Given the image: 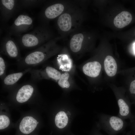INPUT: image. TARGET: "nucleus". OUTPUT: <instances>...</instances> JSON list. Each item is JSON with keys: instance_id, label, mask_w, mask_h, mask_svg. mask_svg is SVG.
Returning <instances> with one entry per match:
<instances>
[{"instance_id": "f257e3e1", "label": "nucleus", "mask_w": 135, "mask_h": 135, "mask_svg": "<svg viewBox=\"0 0 135 135\" xmlns=\"http://www.w3.org/2000/svg\"><path fill=\"white\" fill-rule=\"evenodd\" d=\"M83 1L74 0L72 4L56 20V26L61 39L82 29L84 19Z\"/></svg>"}, {"instance_id": "f03ea898", "label": "nucleus", "mask_w": 135, "mask_h": 135, "mask_svg": "<svg viewBox=\"0 0 135 135\" xmlns=\"http://www.w3.org/2000/svg\"><path fill=\"white\" fill-rule=\"evenodd\" d=\"M61 39L60 37L49 41L39 49L30 53L19 61V65L24 67L35 66L57 55L62 48L57 43V42Z\"/></svg>"}, {"instance_id": "7ed1b4c3", "label": "nucleus", "mask_w": 135, "mask_h": 135, "mask_svg": "<svg viewBox=\"0 0 135 135\" xmlns=\"http://www.w3.org/2000/svg\"><path fill=\"white\" fill-rule=\"evenodd\" d=\"M68 48L71 55L80 58L86 51L87 44L91 38L82 29L70 35Z\"/></svg>"}, {"instance_id": "20e7f679", "label": "nucleus", "mask_w": 135, "mask_h": 135, "mask_svg": "<svg viewBox=\"0 0 135 135\" xmlns=\"http://www.w3.org/2000/svg\"><path fill=\"white\" fill-rule=\"evenodd\" d=\"M54 67L62 72H67L74 75L75 65L68 48H62L53 61Z\"/></svg>"}, {"instance_id": "39448f33", "label": "nucleus", "mask_w": 135, "mask_h": 135, "mask_svg": "<svg viewBox=\"0 0 135 135\" xmlns=\"http://www.w3.org/2000/svg\"><path fill=\"white\" fill-rule=\"evenodd\" d=\"M32 80L38 81L45 79L56 82L60 78L62 72L54 67L47 66L39 69L31 70L29 72Z\"/></svg>"}, {"instance_id": "423d86ee", "label": "nucleus", "mask_w": 135, "mask_h": 135, "mask_svg": "<svg viewBox=\"0 0 135 135\" xmlns=\"http://www.w3.org/2000/svg\"><path fill=\"white\" fill-rule=\"evenodd\" d=\"M74 0H60L48 6L44 12L45 18L48 20L58 18L72 4Z\"/></svg>"}, {"instance_id": "0eeeda50", "label": "nucleus", "mask_w": 135, "mask_h": 135, "mask_svg": "<svg viewBox=\"0 0 135 135\" xmlns=\"http://www.w3.org/2000/svg\"><path fill=\"white\" fill-rule=\"evenodd\" d=\"M100 124L105 128L114 132L122 130L127 124L124 120L119 116L102 114L100 116Z\"/></svg>"}, {"instance_id": "6e6552de", "label": "nucleus", "mask_w": 135, "mask_h": 135, "mask_svg": "<svg viewBox=\"0 0 135 135\" xmlns=\"http://www.w3.org/2000/svg\"><path fill=\"white\" fill-rule=\"evenodd\" d=\"M101 65L98 61L88 62L80 66V70L86 76L92 78L97 77L100 74Z\"/></svg>"}, {"instance_id": "1a4fd4ad", "label": "nucleus", "mask_w": 135, "mask_h": 135, "mask_svg": "<svg viewBox=\"0 0 135 135\" xmlns=\"http://www.w3.org/2000/svg\"><path fill=\"white\" fill-rule=\"evenodd\" d=\"M38 123L32 116H26L21 121L19 126V129L22 133L29 134L34 130Z\"/></svg>"}, {"instance_id": "9d476101", "label": "nucleus", "mask_w": 135, "mask_h": 135, "mask_svg": "<svg viewBox=\"0 0 135 135\" xmlns=\"http://www.w3.org/2000/svg\"><path fill=\"white\" fill-rule=\"evenodd\" d=\"M33 86L27 84L21 87L16 94V99L18 102L22 103L28 101L31 97L34 92Z\"/></svg>"}, {"instance_id": "9b49d317", "label": "nucleus", "mask_w": 135, "mask_h": 135, "mask_svg": "<svg viewBox=\"0 0 135 135\" xmlns=\"http://www.w3.org/2000/svg\"><path fill=\"white\" fill-rule=\"evenodd\" d=\"M74 75L69 72H62L60 77L56 82L62 88L70 89L76 85Z\"/></svg>"}, {"instance_id": "f8f14e48", "label": "nucleus", "mask_w": 135, "mask_h": 135, "mask_svg": "<svg viewBox=\"0 0 135 135\" xmlns=\"http://www.w3.org/2000/svg\"><path fill=\"white\" fill-rule=\"evenodd\" d=\"M132 20V16L130 13L127 11H123L115 17L114 24L116 27L122 28L129 24Z\"/></svg>"}, {"instance_id": "ddd939ff", "label": "nucleus", "mask_w": 135, "mask_h": 135, "mask_svg": "<svg viewBox=\"0 0 135 135\" xmlns=\"http://www.w3.org/2000/svg\"><path fill=\"white\" fill-rule=\"evenodd\" d=\"M104 66L105 72L108 76L112 77L115 75L117 71V65L112 56L108 55L106 57L104 61Z\"/></svg>"}, {"instance_id": "4468645a", "label": "nucleus", "mask_w": 135, "mask_h": 135, "mask_svg": "<svg viewBox=\"0 0 135 135\" xmlns=\"http://www.w3.org/2000/svg\"><path fill=\"white\" fill-rule=\"evenodd\" d=\"M31 70L30 68H28L22 72L8 74L3 79L4 84L7 86L12 85L15 84L25 73L29 72Z\"/></svg>"}, {"instance_id": "2eb2a0df", "label": "nucleus", "mask_w": 135, "mask_h": 135, "mask_svg": "<svg viewBox=\"0 0 135 135\" xmlns=\"http://www.w3.org/2000/svg\"><path fill=\"white\" fill-rule=\"evenodd\" d=\"M22 42L23 45L27 47H32L38 45L40 40L34 35L26 34L23 36L22 38Z\"/></svg>"}, {"instance_id": "dca6fc26", "label": "nucleus", "mask_w": 135, "mask_h": 135, "mask_svg": "<svg viewBox=\"0 0 135 135\" xmlns=\"http://www.w3.org/2000/svg\"><path fill=\"white\" fill-rule=\"evenodd\" d=\"M5 50L7 55L10 57L17 58L19 55L18 47L14 42L12 40H9L6 44Z\"/></svg>"}, {"instance_id": "f3484780", "label": "nucleus", "mask_w": 135, "mask_h": 135, "mask_svg": "<svg viewBox=\"0 0 135 135\" xmlns=\"http://www.w3.org/2000/svg\"><path fill=\"white\" fill-rule=\"evenodd\" d=\"M68 118L66 113L63 111L58 112L56 115L55 122L56 126L60 129L65 127L68 124Z\"/></svg>"}, {"instance_id": "a211bd4d", "label": "nucleus", "mask_w": 135, "mask_h": 135, "mask_svg": "<svg viewBox=\"0 0 135 135\" xmlns=\"http://www.w3.org/2000/svg\"><path fill=\"white\" fill-rule=\"evenodd\" d=\"M32 20L29 16L24 15L19 16L14 22V24L16 26L22 25H30L32 24Z\"/></svg>"}, {"instance_id": "6ab92c4d", "label": "nucleus", "mask_w": 135, "mask_h": 135, "mask_svg": "<svg viewBox=\"0 0 135 135\" xmlns=\"http://www.w3.org/2000/svg\"><path fill=\"white\" fill-rule=\"evenodd\" d=\"M10 123L8 118L5 115L0 116V129H4L7 127Z\"/></svg>"}, {"instance_id": "aec40b11", "label": "nucleus", "mask_w": 135, "mask_h": 135, "mask_svg": "<svg viewBox=\"0 0 135 135\" xmlns=\"http://www.w3.org/2000/svg\"><path fill=\"white\" fill-rule=\"evenodd\" d=\"M6 70V64L3 58L0 57V76L2 78L5 77Z\"/></svg>"}, {"instance_id": "412c9836", "label": "nucleus", "mask_w": 135, "mask_h": 135, "mask_svg": "<svg viewBox=\"0 0 135 135\" xmlns=\"http://www.w3.org/2000/svg\"><path fill=\"white\" fill-rule=\"evenodd\" d=\"M1 2L3 6L8 10L12 9L14 6V0H2Z\"/></svg>"}, {"instance_id": "4be33fe9", "label": "nucleus", "mask_w": 135, "mask_h": 135, "mask_svg": "<svg viewBox=\"0 0 135 135\" xmlns=\"http://www.w3.org/2000/svg\"><path fill=\"white\" fill-rule=\"evenodd\" d=\"M129 91L130 94L135 96V80L130 83L129 87Z\"/></svg>"}, {"instance_id": "5701e85b", "label": "nucleus", "mask_w": 135, "mask_h": 135, "mask_svg": "<svg viewBox=\"0 0 135 135\" xmlns=\"http://www.w3.org/2000/svg\"><path fill=\"white\" fill-rule=\"evenodd\" d=\"M130 124L134 128H135V114L134 115L132 118L130 120Z\"/></svg>"}, {"instance_id": "b1692460", "label": "nucleus", "mask_w": 135, "mask_h": 135, "mask_svg": "<svg viewBox=\"0 0 135 135\" xmlns=\"http://www.w3.org/2000/svg\"><path fill=\"white\" fill-rule=\"evenodd\" d=\"M133 48L134 51V52L135 54V42L134 44Z\"/></svg>"}]
</instances>
